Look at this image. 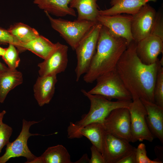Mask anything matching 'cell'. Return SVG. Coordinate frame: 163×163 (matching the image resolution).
Here are the masks:
<instances>
[{
  "instance_id": "4dcf8cb0",
  "label": "cell",
  "mask_w": 163,
  "mask_h": 163,
  "mask_svg": "<svg viewBox=\"0 0 163 163\" xmlns=\"http://www.w3.org/2000/svg\"><path fill=\"white\" fill-rule=\"evenodd\" d=\"M90 149L91 157L89 163H105L101 153L95 146L92 145Z\"/></svg>"
},
{
  "instance_id": "30bf717a",
  "label": "cell",
  "mask_w": 163,
  "mask_h": 163,
  "mask_svg": "<svg viewBox=\"0 0 163 163\" xmlns=\"http://www.w3.org/2000/svg\"><path fill=\"white\" fill-rule=\"evenodd\" d=\"M156 14L155 9L146 4L132 15L131 31L134 41L138 42L151 34Z\"/></svg>"
},
{
  "instance_id": "5bb4252c",
  "label": "cell",
  "mask_w": 163,
  "mask_h": 163,
  "mask_svg": "<svg viewBox=\"0 0 163 163\" xmlns=\"http://www.w3.org/2000/svg\"><path fill=\"white\" fill-rule=\"evenodd\" d=\"M136 53L141 61L146 65L156 62L158 56L163 51V38L151 34L136 44Z\"/></svg>"
},
{
  "instance_id": "e0dca14e",
  "label": "cell",
  "mask_w": 163,
  "mask_h": 163,
  "mask_svg": "<svg viewBox=\"0 0 163 163\" xmlns=\"http://www.w3.org/2000/svg\"><path fill=\"white\" fill-rule=\"evenodd\" d=\"M157 0H111V7L107 9L99 10L102 15H112L121 13L133 15L136 13L144 5L150 1Z\"/></svg>"
},
{
  "instance_id": "4fadbf2b",
  "label": "cell",
  "mask_w": 163,
  "mask_h": 163,
  "mask_svg": "<svg viewBox=\"0 0 163 163\" xmlns=\"http://www.w3.org/2000/svg\"><path fill=\"white\" fill-rule=\"evenodd\" d=\"M132 15L117 14L112 15H99L97 22L107 28L114 36L125 39L129 44L134 40L131 31Z\"/></svg>"
},
{
  "instance_id": "f546056e",
  "label": "cell",
  "mask_w": 163,
  "mask_h": 163,
  "mask_svg": "<svg viewBox=\"0 0 163 163\" xmlns=\"http://www.w3.org/2000/svg\"><path fill=\"white\" fill-rule=\"evenodd\" d=\"M163 18L161 14L157 13L151 34L158 36L163 38Z\"/></svg>"
},
{
  "instance_id": "9c48e42d",
  "label": "cell",
  "mask_w": 163,
  "mask_h": 163,
  "mask_svg": "<svg viewBox=\"0 0 163 163\" xmlns=\"http://www.w3.org/2000/svg\"><path fill=\"white\" fill-rule=\"evenodd\" d=\"M102 123L106 132L131 142L130 117L128 108H119L113 110Z\"/></svg>"
},
{
  "instance_id": "d590c367",
  "label": "cell",
  "mask_w": 163,
  "mask_h": 163,
  "mask_svg": "<svg viewBox=\"0 0 163 163\" xmlns=\"http://www.w3.org/2000/svg\"><path fill=\"white\" fill-rule=\"evenodd\" d=\"M9 68L7 67L4 64L0 62V73L8 69Z\"/></svg>"
},
{
  "instance_id": "8d00e7d4",
  "label": "cell",
  "mask_w": 163,
  "mask_h": 163,
  "mask_svg": "<svg viewBox=\"0 0 163 163\" xmlns=\"http://www.w3.org/2000/svg\"><path fill=\"white\" fill-rule=\"evenodd\" d=\"M5 48H3L0 47V56H2L4 54Z\"/></svg>"
},
{
  "instance_id": "ac0fdd59",
  "label": "cell",
  "mask_w": 163,
  "mask_h": 163,
  "mask_svg": "<svg viewBox=\"0 0 163 163\" xmlns=\"http://www.w3.org/2000/svg\"><path fill=\"white\" fill-rule=\"evenodd\" d=\"M72 0H34V4L45 12L58 17L76 16L74 9L69 6Z\"/></svg>"
},
{
  "instance_id": "7a4b0ae2",
  "label": "cell",
  "mask_w": 163,
  "mask_h": 163,
  "mask_svg": "<svg viewBox=\"0 0 163 163\" xmlns=\"http://www.w3.org/2000/svg\"><path fill=\"white\" fill-rule=\"evenodd\" d=\"M129 44L125 39L114 36L102 25L95 53L83 77L84 81L92 83L101 75L115 69Z\"/></svg>"
},
{
  "instance_id": "cb8c5ba5",
  "label": "cell",
  "mask_w": 163,
  "mask_h": 163,
  "mask_svg": "<svg viewBox=\"0 0 163 163\" xmlns=\"http://www.w3.org/2000/svg\"><path fill=\"white\" fill-rule=\"evenodd\" d=\"M8 30L23 45L34 39L40 35L36 29L21 22L11 25Z\"/></svg>"
},
{
  "instance_id": "52a82bcc",
  "label": "cell",
  "mask_w": 163,
  "mask_h": 163,
  "mask_svg": "<svg viewBox=\"0 0 163 163\" xmlns=\"http://www.w3.org/2000/svg\"><path fill=\"white\" fill-rule=\"evenodd\" d=\"M40 121H28L23 119L21 130L16 139L9 142L6 145L5 153L0 157V163H5L10 158L23 157L25 158L26 163H33L37 157L30 151L27 145V141L31 136L40 135L37 133L32 134L29 132L30 127Z\"/></svg>"
},
{
  "instance_id": "d6a6232c",
  "label": "cell",
  "mask_w": 163,
  "mask_h": 163,
  "mask_svg": "<svg viewBox=\"0 0 163 163\" xmlns=\"http://www.w3.org/2000/svg\"><path fill=\"white\" fill-rule=\"evenodd\" d=\"M154 151L157 158L163 162V147L160 145L155 146Z\"/></svg>"
},
{
  "instance_id": "44dd1931",
  "label": "cell",
  "mask_w": 163,
  "mask_h": 163,
  "mask_svg": "<svg viewBox=\"0 0 163 163\" xmlns=\"http://www.w3.org/2000/svg\"><path fill=\"white\" fill-rule=\"evenodd\" d=\"M69 7L77 11V19L97 23L99 15L96 0H72Z\"/></svg>"
},
{
  "instance_id": "ba28073f",
  "label": "cell",
  "mask_w": 163,
  "mask_h": 163,
  "mask_svg": "<svg viewBox=\"0 0 163 163\" xmlns=\"http://www.w3.org/2000/svg\"><path fill=\"white\" fill-rule=\"evenodd\" d=\"M128 109L130 117L131 142L144 140L152 142L155 137L148 126L146 120V110L140 99H133Z\"/></svg>"
},
{
  "instance_id": "e575fe53",
  "label": "cell",
  "mask_w": 163,
  "mask_h": 163,
  "mask_svg": "<svg viewBox=\"0 0 163 163\" xmlns=\"http://www.w3.org/2000/svg\"><path fill=\"white\" fill-rule=\"evenodd\" d=\"M6 113V111L5 110H3L0 112V127L3 123V120L5 115Z\"/></svg>"
},
{
  "instance_id": "1f68e13d",
  "label": "cell",
  "mask_w": 163,
  "mask_h": 163,
  "mask_svg": "<svg viewBox=\"0 0 163 163\" xmlns=\"http://www.w3.org/2000/svg\"><path fill=\"white\" fill-rule=\"evenodd\" d=\"M136 150L135 148L130 153L121 159L117 163H136Z\"/></svg>"
},
{
  "instance_id": "d6986e66",
  "label": "cell",
  "mask_w": 163,
  "mask_h": 163,
  "mask_svg": "<svg viewBox=\"0 0 163 163\" xmlns=\"http://www.w3.org/2000/svg\"><path fill=\"white\" fill-rule=\"evenodd\" d=\"M104 129L102 123H93L78 129L69 138H79L83 136L87 138L101 153L103 135Z\"/></svg>"
},
{
  "instance_id": "8fae6325",
  "label": "cell",
  "mask_w": 163,
  "mask_h": 163,
  "mask_svg": "<svg viewBox=\"0 0 163 163\" xmlns=\"http://www.w3.org/2000/svg\"><path fill=\"white\" fill-rule=\"evenodd\" d=\"M135 148L129 142L104 131L101 153L105 163H117L120 160L130 153Z\"/></svg>"
},
{
  "instance_id": "484cf974",
  "label": "cell",
  "mask_w": 163,
  "mask_h": 163,
  "mask_svg": "<svg viewBox=\"0 0 163 163\" xmlns=\"http://www.w3.org/2000/svg\"><path fill=\"white\" fill-rule=\"evenodd\" d=\"M154 103L163 108V67L160 64L158 70L154 91Z\"/></svg>"
},
{
  "instance_id": "d4e9b609",
  "label": "cell",
  "mask_w": 163,
  "mask_h": 163,
  "mask_svg": "<svg viewBox=\"0 0 163 163\" xmlns=\"http://www.w3.org/2000/svg\"><path fill=\"white\" fill-rule=\"evenodd\" d=\"M19 53L17 48L12 44H9L8 47L5 48L2 58L9 69H16L18 66L20 61Z\"/></svg>"
},
{
  "instance_id": "6da1fadb",
  "label": "cell",
  "mask_w": 163,
  "mask_h": 163,
  "mask_svg": "<svg viewBox=\"0 0 163 163\" xmlns=\"http://www.w3.org/2000/svg\"><path fill=\"white\" fill-rule=\"evenodd\" d=\"M137 43L133 40L129 44L115 69L130 93L132 100L142 98L154 103L156 77L159 66L162 65L159 59L152 64L143 63L136 53Z\"/></svg>"
},
{
  "instance_id": "4316f807",
  "label": "cell",
  "mask_w": 163,
  "mask_h": 163,
  "mask_svg": "<svg viewBox=\"0 0 163 163\" xmlns=\"http://www.w3.org/2000/svg\"><path fill=\"white\" fill-rule=\"evenodd\" d=\"M11 44L14 45L19 53L24 51L23 44L8 30L0 27V44Z\"/></svg>"
},
{
  "instance_id": "277c9868",
  "label": "cell",
  "mask_w": 163,
  "mask_h": 163,
  "mask_svg": "<svg viewBox=\"0 0 163 163\" xmlns=\"http://www.w3.org/2000/svg\"><path fill=\"white\" fill-rule=\"evenodd\" d=\"M96 85L88 91L93 94L102 96L111 100L132 101V97L115 70L105 73L98 77Z\"/></svg>"
},
{
  "instance_id": "2e32d148",
  "label": "cell",
  "mask_w": 163,
  "mask_h": 163,
  "mask_svg": "<svg viewBox=\"0 0 163 163\" xmlns=\"http://www.w3.org/2000/svg\"><path fill=\"white\" fill-rule=\"evenodd\" d=\"M57 75L40 76L33 87L34 97L40 107L50 103L55 91Z\"/></svg>"
},
{
  "instance_id": "ffe728a7",
  "label": "cell",
  "mask_w": 163,
  "mask_h": 163,
  "mask_svg": "<svg viewBox=\"0 0 163 163\" xmlns=\"http://www.w3.org/2000/svg\"><path fill=\"white\" fill-rule=\"evenodd\" d=\"M23 82L22 73L8 69L0 73V102L3 103L10 91Z\"/></svg>"
},
{
  "instance_id": "5b68a950",
  "label": "cell",
  "mask_w": 163,
  "mask_h": 163,
  "mask_svg": "<svg viewBox=\"0 0 163 163\" xmlns=\"http://www.w3.org/2000/svg\"><path fill=\"white\" fill-rule=\"evenodd\" d=\"M52 27L58 32L66 43L75 50L78 44L96 23L84 20L73 21L52 18L45 12Z\"/></svg>"
},
{
  "instance_id": "83f0119b",
  "label": "cell",
  "mask_w": 163,
  "mask_h": 163,
  "mask_svg": "<svg viewBox=\"0 0 163 163\" xmlns=\"http://www.w3.org/2000/svg\"><path fill=\"white\" fill-rule=\"evenodd\" d=\"M136 163H162L156 158L152 160L148 157L145 145L143 143L139 144L136 148Z\"/></svg>"
},
{
  "instance_id": "3957f363",
  "label": "cell",
  "mask_w": 163,
  "mask_h": 163,
  "mask_svg": "<svg viewBox=\"0 0 163 163\" xmlns=\"http://www.w3.org/2000/svg\"><path fill=\"white\" fill-rule=\"evenodd\" d=\"M81 92L90 100V110L87 114L82 116L79 121L75 123H70L67 129L68 138L78 129L87 125L93 123H102L113 110L119 108H128L132 101H113L100 95L89 94L84 89H82Z\"/></svg>"
},
{
  "instance_id": "836d02e7",
  "label": "cell",
  "mask_w": 163,
  "mask_h": 163,
  "mask_svg": "<svg viewBox=\"0 0 163 163\" xmlns=\"http://www.w3.org/2000/svg\"><path fill=\"white\" fill-rule=\"evenodd\" d=\"M89 159L88 158L87 154H84L83 156L77 161L75 162V163H89Z\"/></svg>"
},
{
  "instance_id": "9a60e30c",
  "label": "cell",
  "mask_w": 163,
  "mask_h": 163,
  "mask_svg": "<svg viewBox=\"0 0 163 163\" xmlns=\"http://www.w3.org/2000/svg\"><path fill=\"white\" fill-rule=\"evenodd\" d=\"M147 112L148 126L154 137L163 143V108L154 103L140 99Z\"/></svg>"
},
{
  "instance_id": "f1b7e54d",
  "label": "cell",
  "mask_w": 163,
  "mask_h": 163,
  "mask_svg": "<svg viewBox=\"0 0 163 163\" xmlns=\"http://www.w3.org/2000/svg\"><path fill=\"white\" fill-rule=\"evenodd\" d=\"M12 132L11 127L3 123L0 127V153L2 148L9 142Z\"/></svg>"
},
{
  "instance_id": "7c38bea8",
  "label": "cell",
  "mask_w": 163,
  "mask_h": 163,
  "mask_svg": "<svg viewBox=\"0 0 163 163\" xmlns=\"http://www.w3.org/2000/svg\"><path fill=\"white\" fill-rule=\"evenodd\" d=\"M68 46L59 42L54 50L38 64L40 76L57 75L64 72L68 63Z\"/></svg>"
},
{
  "instance_id": "7402d4cb",
  "label": "cell",
  "mask_w": 163,
  "mask_h": 163,
  "mask_svg": "<svg viewBox=\"0 0 163 163\" xmlns=\"http://www.w3.org/2000/svg\"><path fill=\"white\" fill-rule=\"evenodd\" d=\"M70 156L63 145H58L48 147L33 163H72Z\"/></svg>"
},
{
  "instance_id": "603a6c76",
  "label": "cell",
  "mask_w": 163,
  "mask_h": 163,
  "mask_svg": "<svg viewBox=\"0 0 163 163\" xmlns=\"http://www.w3.org/2000/svg\"><path fill=\"white\" fill-rule=\"evenodd\" d=\"M56 47V43H53L48 39L40 35L23 45L24 51L28 50L43 59L51 53Z\"/></svg>"
},
{
  "instance_id": "8992f818",
  "label": "cell",
  "mask_w": 163,
  "mask_h": 163,
  "mask_svg": "<svg viewBox=\"0 0 163 163\" xmlns=\"http://www.w3.org/2000/svg\"><path fill=\"white\" fill-rule=\"evenodd\" d=\"M102 25L97 22L80 41L75 48L77 64L75 69L76 81L87 71L95 53Z\"/></svg>"
}]
</instances>
